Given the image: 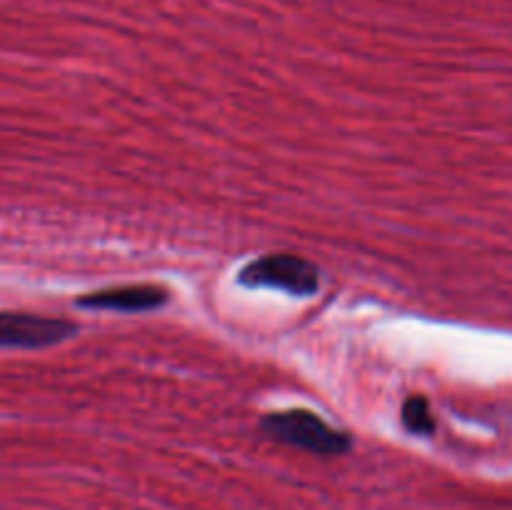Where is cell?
Instances as JSON below:
<instances>
[{"label": "cell", "mask_w": 512, "mask_h": 510, "mask_svg": "<svg viewBox=\"0 0 512 510\" xmlns=\"http://www.w3.org/2000/svg\"><path fill=\"white\" fill-rule=\"evenodd\" d=\"M170 293L160 285H123V288L98 290L78 300V308L115 310V313H150L168 303Z\"/></svg>", "instance_id": "cell-4"}, {"label": "cell", "mask_w": 512, "mask_h": 510, "mask_svg": "<svg viewBox=\"0 0 512 510\" xmlns=\"http://www.w3.org/2000/svg\"><path fill=\"white\" fill-rule=\"evenodd\" d=\"M263 430L280 443L295 445L315 455H343L353 448V440L345 430H335L310 410H285L263 420Z\"/></svg>", "instance_id": "cell-1"}, {"label": "cell", "mask_w": 512, "mask_h": 510, "mask_svg": "<svg viewBox=\"0 0 512 510\" xmlns=\"http://www.w3.org/2000/svg\"><path fill=\"white\" fill-rule=\"evenodd\" d=\"M245 288H273L283 293L308 298L320 288V273L310 260L290 253H273L255 258L238 273Z\"/></svg>", "instance_id": "cell-2"}, {"label": "cell", "mask_w": 512, "mask_h": 510, "mask_svg": "<svg viewBox=\"0 0 512 510\" xmlns=\"http://www.w3.org/2000/svg\"><path fill=\"white\" fill-rule=\"evenodd\" d=\"M403 423H405V428H408L410 433H415V435H430V433H433L435 418H433V413H430L428 400L420 398V395L410 398L408 403L403 405Z\"/></svg>", "instance_id": "cell-5"}, {"label": "cell", "mask_w": 512, "mask_h": 510, "mask_svg": "<svg viewBox=\"0 0 512 510\" xmlns=\"http://www.w3.org/2000/svg\"><path fill=\"white\" fill-rule=\"evenodd\" d=\"M78 325L30 313H0V348L38 350L73 338Z\"/></svg>", "instance_id": "cell-3"}]
</instances>
